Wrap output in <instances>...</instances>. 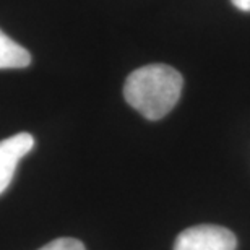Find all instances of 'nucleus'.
I'll use <instances>...</instances> for the list:
<instances>
[{
	"instance_id": "423d86ee",
	"label": "nucleus",
	"mask_w": 250,
	"mask_h": 250,
	"mask_svg": "<svg viewBox=\"0 0 250 250\" xmlns=\"http://www.w3.org/2000/svg\"><path fill=\"white\" fill-rule=\"evenodd\" d=\"M232 5L242 12H250V0H231Z\"/></svg>"
},
{
	"instance_id": "20e7f679",
	"label": "nucleus",
	"mask_w": 250,
	"mask_h": 250,
	"mask_svg": "<svg viewBox=\"0 0 250 250\" xmlns=\"http://www.w3.org/2000/svg\"><path fill=\"white\" fill-rule=\"evenodd\" d=\"M29 63V52L0 29V68H24Z\"/></svg>"
},
{
	"instance_id": "f03ea898",
	"label": "nucleus",
	"mask_w": 250,
	"mask_h": 250,
	"mask_svg": "<svg viewBox=\"0 0 250 250\" xmlns=\"http://www.w3.org/2000/svg\"><path fill=\"white\" fill-rule=\"evenodd\" d=\"M237 239L229 229L216 224H200L182 231L174 250H236Z\"/></svg>"
},
{
	"instance_id": "f257e3e1",
	"label": "nucleus",
	"mask_w": 250,
	"mask_h": 250,
	"mask_svg": "<svg viewBox=\"0 0 250 250\" xmlns=\"http://www.w3.org/2000/svg\"><path fill=\"white\" fill-rule=\"evenodd\" d=\"M182 86L184 78L176 68L164 63H151L128 75L124 84V96L148 121H159L181 99Z\"/></svg>"
},
{
	"instance_id": "7ed1b4c3",
	"label": "nucleus",
	"mask_w": 250,
	"mask_h": 250,
	"mask_svg": "<svg viewBox=\"0 0 250 250\" xmlns=\"http://www.w3.org/2000/svg\"><path fill=\"white\" fill-rule=\"evenodd\" d=\"M34 146L33 135L26 132L17 133L0 142V195L8 188L13 181L15 169L20 159L24 158Z\"/></svg>"
},
{
	"instance_id": "39448f33",
	"label": "nucleus",
	"mask_w": 250,
	"mask_h": 250,
	"mask_svg": "<svg viewBox=\"0 0 250 250\" xmlns=\"http://www.w3.org/2000/svg\"><path fill=\"white\" fill-rule=\"evenodd\" d=\"M39 250H86L83 242L73 237H59L56 241L49 242L47 246L41 247Z\"/></svg>"
}]
</instances>
